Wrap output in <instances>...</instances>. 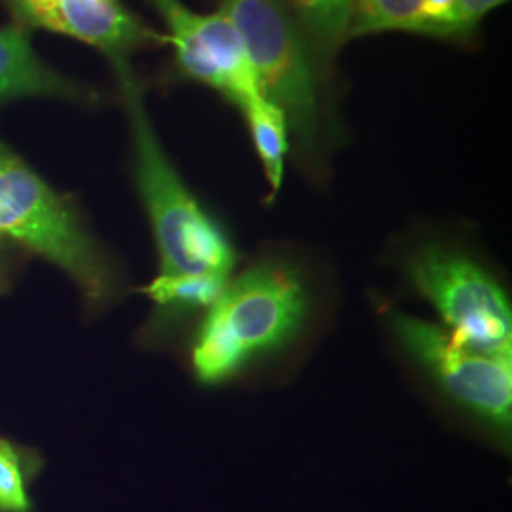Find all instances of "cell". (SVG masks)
<instances>
[{"mask_svg":"<svg viewBox=\"0 0 512 512\" xmlns=\"http://www.w3.org/2000/svg\"><path fill=\"white\" fill-rule=\"evenodd\" d=\"M313 311L306 272L289 258L264 256L232 275L202 317L190 365L196 380L219 387L291 348Z\"/></svg>","mask_w":512,"mask_h":512,"instance_id":"cell-1","label":"cell"},{"mask_svg":"<svg viewBox=\"0 0 512 512\" xmlns=\"http://www.w3.org/2000/svg\"><path fill=\"white\" fill-rule=\"evenodd\" d=\"M110 65L120 82L128 112L135 181L160 256L158 277L215 279L228 283L238 264L234 241L169 162L148 116L143 90L129 67V59L110 61Z\"/></svg>","mask_w":512,"mask_h":512,"instance_id":"cell-2","label":"cell"},{"mask_svg":"<svg viewBox=\"0 0 512 512\" xmlns=\"http://www.w3.org/2000/svg\"><path fill=\"white\" fill-rule=\"evenodd\" d=\"M0 238H10L61 268L88 308L118 294V274L73 200L55 192L12 148L0 143Z\"/></svg>","mask_w":512,"mask_h":512,"instance_id":"cell-3","label":"cell"},{"mask_svg":"<svg viewBox=\"0 0 512 512\" xmlns=\"http://www.w3.org/2000/svg\"><path fill=\"white\" fill-rule=\"evenodd\" d=\"M255 69L260 97L283 110L300 156L313 164L323 152V120L310 55L281 0H222Z\"/></svg>","mask_w":512,"mask_h":512,"instance_id":"cell-4","label":"cell"},{"mask_svg":"<svg viewBox=\"0 0 512 512\" xmlns=\"http://www.w3.org/2000/svg\"><path fill=\"white\" fill-rule=\"evenodd\" d=\"M403 270L459 346L512 355L511 304L486 264L456 245L427 241L404 256Z\"/></svg>","mask_w":512,"mask_h":512,"instance_id":"cell-5","label":"cell"},{"mask_svg":"<svg viewBox=\"0 0 512 512\" xmlns=\"http://www.w3.org/2000/svg\"><path fill=\"white\" fill-rule=\"evenodd\" d=\"M387 321L404 357L440 397L492 439L507 444L512 425V355L463 348L440 325L403 311H393Z\"/></svg>","mask_w":512,"mask_h":512,"instance_id":"cell-6","label":"cell"},{"mask_svg":"<svg viewBox=\"0 0 512 512\" xmlns=\"http://www.w3.org/2000/svg\"><path fill=\"white\" fill-rule=\"evenodd\" d=\"M164 19L177 65L184 76L222 93L236 107H243L258 92L255 69L236 25L219 10L196 14L181 0H148Z\"/></svg>","mask_w":512,"mask_h":512,"instance_id":"cell-7","label":"cell"},{"mask_svg":"<svg viewBox=\"0 0 512 512\" xmlns=\"http://www.w3.org/2000/svg\"><path fill=\"white\" fill-rule=\"evenodd\" d=\"M14 25L44 29L76 38L107 55L109 61L129 55L167 37L137 18L122 0H2Z\"/></svg>","mask_w":512,"mask_h":512,"instance_id":"cell-8","label":"cell"},{"mask_svg":"<svg viewBox=\"0 0 512 512\" xmlns=\"http://www.w3.org/2000/svg\"><path fill=\"white\" fill-rule=\"evenodd\" d=\"M23 97L93 101L95 95L42 63L33 48L31 31L10 25L0 29V107Z\"/></svg>","mask_w":512,"mask_h":512,"instance_id":"cell-9","label":"cell"},{"mask_svg":"<svg viewBox=\"0 0 512 512\" xmlns=\"http://www.w3.org/2000/svg\"><path fill=\"white\" fill-rule=\"evenodd\" d=\"M241 110L247 118L258 160L270 186V198H275L283 184L285 160L289 154L287 118L283 110L277 109L260 95L249 99Z\"/></svg>","mask_w":512,"mask_h":512,"instance_id":"cell-10","label":"cell"},{"mask_svg":"<svg viewBox=\"0 0 512 512\" xmlns=\"http://www.w3.org/2000/svg\"><path fill=\"white\" fill-rule=\"evenodd\" d=\"M420 6L421 0H357L348 38L382 31L412 33Z\"/></svg>","mask_w":512,"mask_h":512,"instance_id":"cell-11","label":"cell"},{"mask_svg":"<svg viewBox=\"0 0 512 512\" xmlns=\"http://www.w3.org/2000/svg\"><path fill=\"white\" fill-rule=\"evenodd\" d=\"M31 501L25 494L21 463L14 446L0 439V512H29Z\"/></svg>","mask_w":512,"mask_h":512,"instance_id":"cell-12","label":"cell"},{"mask_svg":"<svg viewBox=\"0 0 512 512\" xmlns=\"http://www.w3.org/2000/svg\"><path fill=\"white\" fill-rule=\"evenodd\" d=\"M505 2L509 0H456V6L446 21L440 37L459 38L473 33L482 19Z\"/></svg>","mask_w":512,"mask_h":512,"instance_id":"cell-13","label":"cell"}]
</instances>
